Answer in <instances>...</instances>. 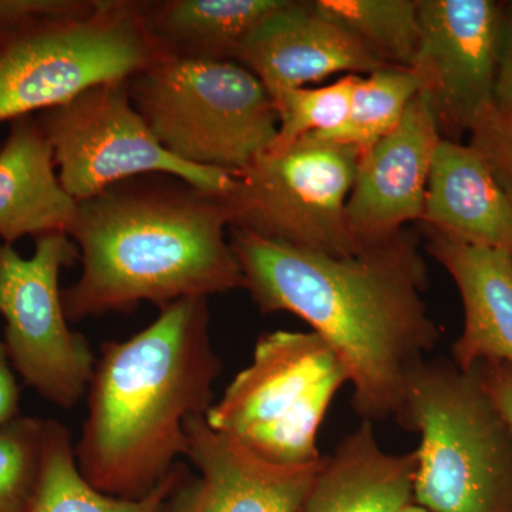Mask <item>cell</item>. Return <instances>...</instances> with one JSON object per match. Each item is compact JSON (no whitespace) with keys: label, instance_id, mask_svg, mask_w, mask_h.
Wrapping results in <instances>:
<instances>
[{"label":"cell","instance_id":"1","mask_svg":"<svg viewBox=\"0 0 512 512\" xmlns=\"http://www.w3.org/2000/svg\"><path fill=\"white\" fill-rule=\"evenodd\" d=\"M244 289L264 315L305 320L338 355L362 421L396 416L407 386L440 340L424 301L419 235L404 228L357 254L333 256L229 229Z\"/></svg>","mask_w":512,"mask_h":512},{"label":"cell","instance_id":"2","mask_svg":"<svg viewBox=\"0 0 512 512\" xmlns=\"http://www.w3.org/2000/svg\"><path fill=\"white\" fill-rule=\"evenodd\" d=\"M227 197L147 174L77 204L69 231L82 272L63 289L69 322L244 289Z\"/></svg>","mask_w":512,"mask_h":512},{"label":"cell","instance_id":"3","mask_svg":"<svg viewBox=\"0 0 512 512\" xmlns=\"http://www.w3.org/2000/svg\"><path fill=\"white\" fill-rule=\"evenodd\" d=\"M221 367L207 298L170 303L136 335L104 343L74 446L80 473L113 497L153 491L185 457V423L210 410Z\"/></svg>","mask_w":512,"mask_h":512},{"label":"cell","instance_id":"4","mask_svg":"<svg viewBox=\"0 0 512 512\" xmlns=\"http://www.w3.org/2000/svg\"><path fill=\"white\" fill-rule=\"evenodd\" d=\"M397 424L420 436L413 503L429 512H512V434L480 369L453 360L419 367Z\"/></svg>","mask_w":512,"mask_h":512},{"label":"cell","instance_id":"5","mask_svg":"<svg viewBox=\"0 0 512 512\" xmlns=\"http://www.w3.org/2000/svg\"><path fill=\"white\" fill-rule=\"evenodd\" d=\"M128 90L161 146L187 164L239 174L278 136L274 99L238 62L160 53Z\"/></svg>","mask_w":512,"mask_h":512},{"label":"cell","instance_id":"6","mask_svg":"<svg viewBox=\"0 0 512 512\" xmlns=\"http://www.w3.org/2000/svg\"><path fill=\"white\" fill-rule=\"evenodd\" d=\"M158 55L133 0H89L69 15L0 30V123L128 80Z\"/></svg>","mask_w":512,"mask_h":512},{"label":"cell","instance_id":"7","mask_svg":"<svg viewBox=\"0 0 512 512\" xmlns=\"http://www.w3.org/2000/svg\"><path fill=\"white\" fill-rule=\"evenodd\" d=\"M346 383L345 367L318 333L276 330L259 336L252 362L205 419L266 460L315 463L323 457L320 426Z\"/></svg>","mask_w":512,"mask_h":512},{"label":"cell","instance_id":"8","mask_svg":"<svg viewBox=\"0 0 512 512\" xmlns=\"http://www.w3.org/2000/svg\"><path fill=\"white\" fill-rule=\"evenodd\" d=\"M360 151L309 134L269 147L242 173L231 194L229 229L333 256L366 247L350 228L346 205Z\"/></svg>","mask_w":512,"mask_h":512},{"label":"cell","instance_id":"9","mask_svg":"<svg viewBox=\"0 0 512 512\" xmlns=\"http://www.w3.org/2000/svg\"><path fill=\"white\" fill-rule=\"evenodd\" d=\"M36 121L52 146L60 183L77 204L147 174L173 175L211 194H231L237 187L238 174L168 153L134 107L128 80L97 84L42 111Z\"/></svg>","mask_w":512,"mask_h":512},{"label":"cell","instance_id":"10","mask_svg":"<svg viewBox=\"0 0 512 512\" xmlns=\"http://www.w3.org/2000/svg\"><path fill=\"white\" fill-rule=\"evenodd\" d=\"M77 261L79 249L66 234L37 238L29 258L0 245V316L10 362L23 382L64 410L86 396L97 360L64 312L60 274Z\"/></svg>","mask_w":512,"mask_h":512},{"label":"cell","instance_id":"11","mask_svg":"<svg viewBox=\"0 0 512 512\" xmlns=\"http://www.w3.org/2000/svg\"><path fill=\"white\" fill-rule=\"evenodd\" d=\"M505 12L491 0H420L414 60L443 138L460 141L495 107Z\"/></svg>","mask_w":512,"mask_h":512},{"label":"cell","instance_id":"12","mask_svg":"<svg viewBox=\"0 0 512 512\" xmlns=\"http://www.w3.org/2000/svg\"><path fill=\"white\" fill-rule=\"evenodd\" d=\"M185 434V457L198 476L185 474L161 512H299L325 461L274 463L212 429L205 416L190 417Z\"/></svg>","mask_w":512,"mask_h":512},{"label":"cell","instance_id":"13","mask_svg":"<svg viewBox=\"0 0 512 512\" xmlns=\"http://www.w3.org/2000/svg\"><path fill=\"white\" fill-rule=\"evenodd\" d=\"M441 138L429 93L414 97L392 131L357 161L346 214L363 245L376 244L423 220L431 165Z\"/></svg>","mask_w":512,"mask_h":512},{"label":"cell","instance_id":"14","mask_svg":"<svg viewBox=\"0 0 512 512\" xmlns=\"http://www.w3.org/2000/svg\"><path fill=\"white\" fill-rule=\"evenodd\" d=\"M237 62L261 80L272 99L333 74L363 76L387 66L311 0H286L248 37Z\"/></svg>","mask_w":512,"mask_h":512},{"label":"cell","instance_id":"15","mask_svg":"<svg viewBox=\"0 0 512 512\" xmlns=\"http://www.w3.org/2000/svg\"><path fill=\"white\" fill-rule=\"evenodd\" d=\"M423 229L426 251L453 278L463 302L464 326L453 345L454 365L464 372L487 362L512 366V255Z\"/></svg>","mask_w":512,"mask_h":512},{"label":"cell","instance_id":"16","mask_svg":"<svg viewBox=\"0 0 512 512\" xmlns=\"http://www.w3.org/2000/svg\"><path fill=\"white\" fill-rule=\"evenodd\" d=\"M421 225L512 255V198L470 144L441 138L431 165Z\"/></svg>","mask_w":512,"mask_h":512},{"label":"cell","instance_id":"17","mask_svg":"<svg viewBox=\"0 0 512 512\" xmlns=\"http://www.w3.org/2000/svg\"><path fill=\"white\" fill-rule=\"evenodd\" d=\"M77 202L57 175L52 146L36 120L12 121L0 148V239L69 234L76 221Z\"/></svg>","mask_w":512,"mask_h":512},{"label":"cell","instance_id":"18","mask_svg":"<svg viewBox=\"0 0 512 512\" xmlns=\"http://www.w3.org/2000/svg\"><path fill=\"white\" fill-rule=\"evenodd\" d=\"M417 451L390 454L362 421L325 456L299 512H397L413 503Z\"/></svg>","mask_w":512,"mask_h":512},{"label":"cell","instance_id":"19","mask_svg":"<svg viewBox=\"0 0 512 512\" xmlns=\"http://www.w3.org/2000/svg\"><path fill=\"white\" fill-rule=\"evenodd\" d=\"M286 0L141 2L144 28L163 55L237 62L248 37Z\"/></svg>","mask_w":512,"mask_h":512},{"label":"cell","instance_id":"20","mask_svg":"<svg viewBox=\"0 0 512 512\" xmlns=\"http://www.w3.org/2000/svg\"><path fill=\"white\" fill-rule=\"evenodd\" d=\"M185 474L184 466L177 464L153 491L137 500L101 493L80 473L70 431L59 421L47 420L42 471L22 512H161Z\"/></svg>","mask_w":512,"mask_h":512},{"label":"cell","instance_id":"21","mask_svg":"<svg viewBox=\"0 0 512 512\" xmlns=\"http://www.w3.org/2000/svg\"><path fill=\"white\" fill-rule=\"evenodd\" d=\"M387 66L413 67L421 42L420 0H311Z\"/></svg>","mask_w":512,"mask_h":512},{"label":"cell","instance_id":"22","mask_svg":"<svg viewBox=\"0 0 512 512\" xmlns=\"http://www.w3.org/2000/svg\"><path fill=\"white\" fill-rule=\"evenodd\" d=\"M423 90L424 82L416 67L386 66L363 74L357 77L345 123L315 136L349 144L362 154L399 124L414 97Z\"/></svg>","mask_w":512,"mask_h":512},{"label":"cell","instance_id":"23","mask_svg":"<svg viewBox=\"0 0 512 512\" xmlns=\"http://www.w3.org/2000/svg\"><path fill=\"white\" fill-rule=\"evenodd\" d=\"M345 74L322 87H299L278 94V136L271 147H284L309 134H326L345 123L357 77Z\"/></svg>","mask_w":512,"mask_h":512},{"label":"cell","instance_id":"24","mask_svg":"<svg viewBox=\"0 0 512 512\" xmlns=\"http://www.w3.org/2000/svg\"><path fill=\"white\" fill-rule=\"evenodd\" d=\"M46 421L18 416L0 427V512H22L35 493L45 453Z\"/></svg>","mask_w":512,"mask_h":512},{"label":"cell","instance_id":"25","mask_svg":"<svg viewBox=\"0 0 512 512\" xmlns=\"http://www.w3.org/2000/svg\"><path fill=\"white\" fill-rule=\"evenodd\" d=\"M470 146L484 157L512 198V104H497L470 133Z\"/></svg>","mask_w":512,"mask_h":512},{"label":"cell","instance_id":"26","mask_svg":"<svg viewBox=\"0 0 512 512\" xmlns=\"http://www.w3.org/2000/svg\"><path fill=\"white\" fill-rule=\"evenodd\" d=\"M89 0H0V30L19 28L86 8Z\"/></svg>","mask_w":512,"mask_h":512},{"label":"cell","instance_id":"27","mask_svg":"<svg viewBox=\"0 0 512 512\" xmlns=\"http://www.w3.org/2000/svg\"><path fill=\"white\" fill-rule=\"evenodd\" d=\"M488 396L512 434V366L501 362L478 365Z\"/></svg>","mask_w":512,"mask_h":512},{"label":"cell","instance_id":"28","mask_svg":"<svg viewBox=\"0 0 512 512\" xmlns=\"http://www.w3.org/2000/svg\"><path fill=\"white\" fill-rule=\"evenodd\" d=\"M20 387L15 369L6 349L5 340L0 338V427L20 416Z\"/></svg>","mask_w":512,"mask_h":512},{"label":"cell","instance_id":"29","mask_svg":"<svg viewBox=\"0 0 512 512\" xmlns=\"http://www.w3.org/2000/svg\"><path fill=\"white\" fill-rule=\"evenodd\" d=\"M495 103L512 104V12H505L498 56Z\"/></svg>","mask_w":512,"mask_h":512},{"label":"cell","instance_id":"30","mask_svg":"<svg viewBox=\"0 0 512 512\" xmlns=\"http://www.w3.org/2000/svg\"><path fill=\"white\" fill-rule=\"evenodd\" d=\"M397 512H429L426 510V508L420 507L419 504L412 503L409 505H406V507H403L402 510H399Z\"/></svg>","mask_w":512,"mask_h":512}]
</instances>
